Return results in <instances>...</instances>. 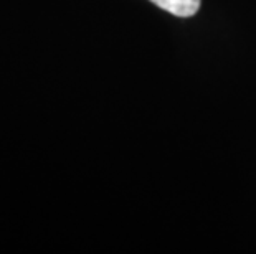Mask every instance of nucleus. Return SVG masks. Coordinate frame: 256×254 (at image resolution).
I'll return each instance as SVG.
<instances>
[{"instance_id": "nucleus-1", "label": "nucleus", "mask_w": 256, "mask_h": 254, "mask_svg": "<svg viewBox=\"0 0 256 254\" xmlns=\"http://www.w3.org/2000/svg\"><path fill=\"white\" fill-rule=\"evenodd\" d=\"M150 2L176 17H192L200 8V0H150Z\"/></svg>"}]
</instances>
